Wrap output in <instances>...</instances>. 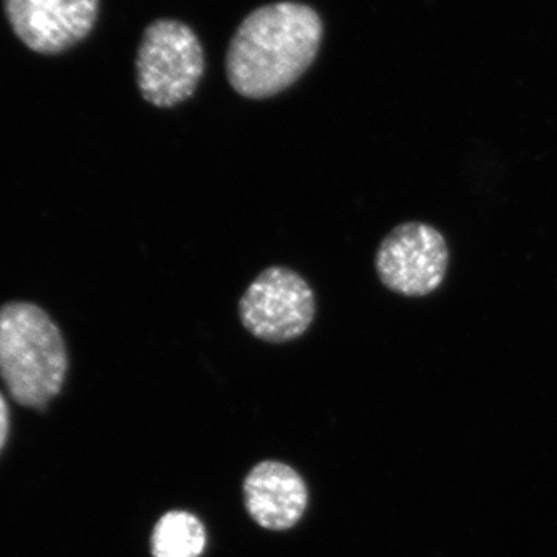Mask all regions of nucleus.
Returning <instances> with one entry per match:
<instances>
[{
  "instance_id": "nucleus-1",
  "label": "nucleus",
  "mask_w": 557,
  "mask_h": 557,
  "mask_svg": "<svg viewBox=\"0 0 557 557\" xmlns=\"http://www.w3.org/2000/svg\"><path fill=\"white\" fill-rule=\"evenodd\" d=\"M321 17L309 5L277 2L245 17L231 39L226 76L245 98L274 97L304 75L321 47Z\"/></svg>"
},
{
  "instance_id": "nucleus-2",
  "label": "nucleus",
  "mask_w": 557,
  "mask_h": 557,
  "mask_svg": "<svg viewBox=\"0 0 557 557\" xmlns=\"http://www.w3.org/2000/svg\"><path fill=\"white\" fill-rule=\"evenodd\" d=\"M69 359L60 329L33 304L0 309V379L14 401L44 408L60 394Z\"/></svg>"
},
{
  "instance_id": "nucleus-3",
  "label": "nucleus",
  "mask_w": 557,
  "mask_h": 557,
  "mask_svg": "<svg viewBox=\"0 0 557 557\" xmlns=\"http://www.w3.org/2000/svg\"><path fill=\"white\" fill-rule=\"evenodd\" d=\"M139 94L156 108H174L189 100L205 73V53L196 33L183 22H152L139 42Z\"/></svg>"
},
{
  "instance_id": "nucleus-4",
  "label": "nucleus",
  "mask_w": 557,
  "mask_h": 557,
  "mask_svg": "<svg viewBox=\"0 0 557 557\" xmlns=\"http://www.w3.org/2000/svg\"><path fill=\"white\" fill-rule=\"evenodd\" d=\"M317 311L306 278L285 267H271L244 293L239 317L244 327L267 343H288L309 330Z\"/></svg>"
},
{
  "instance_id": "nucleus-5",
  "label": "nucleus",
  "mask_w": 557,
  "mask_h": 557,
  "mask_svg": "<svg viewBox=\"0 0 557 557\" xmlns=\"http://www.w3.org/2000/svg\"><path fill=\"white\" fill-rule=\"evenodd\" d=\"M449 249L434 226L408 222L397 226L381 242L375 269L384 287L403 296L431 295L445 281Z\"/></svg>"
},
{
  "instance_id": "nucleus-6",
  "label": "nucleus",
  "mask_w": 557,
  "mask_h": 557,
  "mask_svg": "<svg viewBox=\"0 0 557 557\" xmlns=\"http://www.w3.org/2000/svg\"><path fill=\"white\" fill-rule=\"evenodd\" d=\"M5 10L25 46L58 54L89 35L97 22L98 0H5Z\"/></svg>"
},
{
  "instance_id": "nucleus-7",
  "label": "nucleus",
  "mask_w": 557,
  "mask_h": 557,
  "mask_svg": "<svg viewBox=\"0 0 557 557\" xmlns=\"http://www.w3.org/2000/svg\"><path fill=\"white\" fill-rule=\"evenodd\" d=\"M244 491L249 516L265 530L295 527L309 504V491L302 478L278 461H262L252 468Z\"/></svg>"
},
{
  "instance_id": "nucleus-8",
  "label": "nucleus",
  "mask_w": 557,
  "mask_h": 557,
  "mask_svg": "<svg viewBox=\"0 0 557 557\" xmlns=\"http://www.w3.org/2000/svg\"><path fill=\"white\" fill-rule=\"evenodd\" d=\"M150 545L153 557H200L207 531L190 512L171 511L153 528Z\"/></svg>"
},
{
  "instance_id": "nucleus-9",
  "label": "nucleus",
  "mask_w": 557,
  "mask_h": 557,
  "mask_svg": "<svg viewBox=\"0 0 557 557\" xmlns=\"http://www.w3.org/2000/svg\"><path fill=\"white\" fill-rule=\"evenodd\" d=\"M10 431V410L7 405L5 398L0 394V450L5 445L7 437H9Z\"/></svg>"
}]
</instances>
